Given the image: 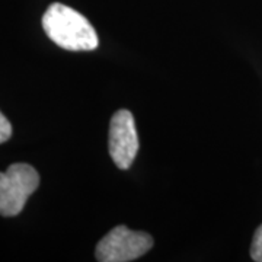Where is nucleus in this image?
Segmentation results:
<instances>
[{
	"instance_id": "nucleus-3",
	"label": "nucleus",
	"mask_w": 262,
	"mask_h": 262,
	"mask_svg": "<svg viewBox=\"0 0 262 262\" xmlns=\"http://www.w3.org/2000/svg\"><path fill=\"white\" fill-rule=\"evenodd\" d=\"M151 246L153 237L149 233L117 226L96 245L95 256L99 262H128L149 252Z\"/></svg>"
},
{
	"instance_id": "nucleus-4",
	"label": "nucleus",
	"mask_w": 262,
	"mask_h": 262,
	"mask_svg": "<svg viewBox=\"0 0 262 262\" xmlns=\"http://www.w3.org/2000/svg\"><path fill=\"white\" fill-rule=\"evenodd\" d=\"M110 155L117 168L128 169L139 151V136L134 117L127 110L114 114L110 124Z\"/></svg>"
},
{
	"instance_id": "nucleus-6",
	"label": "nucleus",
	"mask_w": 262,
	"mask_h": 262,
	"mask_svg": "<svg viewBox=\"0 0 262 262\" xmlns=\"http://www.w3.org/2000/svg\"><path fill=\"white\" fill-rule=\"evenodd\" d=\"M12 136V125L8 121V118L0 113V144L8 141Z\"/></svg>"
},
{
	"instance_id": "nucleus-2",
	"label": "nucleus",
	"mask_w": 262,
	"mask_h": 262,
	"mask_svg": "<svg viewBox=\"0 0 262 262\" xmlns=\"http://www.w3.org/2000/svg\"><path fill=\"white\" fill-rule=\"evenodd\" d=\"M38 185V172L27 163H13L6 172H0V215H18Z\"/></svg>"
},
{
	"instance_id": "nucleus-5",
	"label": "nucleus",
	"mask_w": 262,
	"mask_h": 262,
	"mask_svg": "<svg viewBox=\"0 0 262 262\" xmlns=\"http://www.w3.org/2000/svg\"><path fill=\"white\" fill-rule=\"evenodd\" d=\"M251 256H252L253 261L262 262V225L255 230V234H253Z\"/></svg>"
},
{
	"instance_id": "nucleus-1",
	"label": "nucleus",
	"mask_w": 262,
	"mask_h": 262,
	"mask_svg": "<svg viewBox=\"0 0 262 262\" xmlns=\"http://www.w3.org/2000/svg\"><path fill=\"white\" fill-rule=\"evenodd\" d=\"M42 28L58 47L70 51H92L98 47V35L82 13L61 3L48 6L42 16Z\"/></svg>"
}]
</instances>
